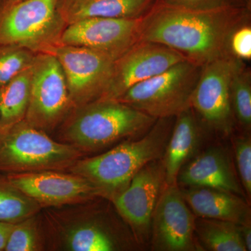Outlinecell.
Masks as SVG:
<instances>
[{
    "label": "cell",
    "instance_id": "29",
    "mask_svg": "<svg viewBox=\"0 0 251 251\" xmlns=\"http://www.w3.org/2000/svg\"><path fill=\"white\" fill-rule=\"evenodd\" d=\"M14 224L0 221V251L4 250L8 237Z\"/></svg>",
    "mask_w": 251,
    "mask_h": 251
},
{
    "label": "cell",
    "instance_id": "20",
    "mask_svg": "<svg viewBox=\"0 0 251 251\" xmlns=\"http://www.w3.org/2000/svg\"><path fill=\"white\" fill-rule=\"evenodd\" d=\"M31 66L0 88V126L25 120L30 97Z\"/></svg>",
    "mask_w": 251,
    "mask_h": 251
},
{
    "label": "cell",
    "instance_id": "1",
    "mask_svg": "<svg viewBox=\"0 0 251 251\" xmlns=\"http://www.w3.org/2000/svg\"><path fill=\"white\" fill-rule=\"evenodd\" d=\"M251 21V8L194 10L156 1L142 18L139 41L166 46L202 67L231 54L232 33Z\"/></svg>",
    "mask_w": 251,
    "mask_h": 251
},
{
    "label": "cell",
    "instance_id": "5",
    "mask_svg": "<svg viewBox=\"0 0 251 251\" xmlns=\"http://www.w3.org/2000/svg\"><path fill=\"white\" fill-rule=\"evenodd\" d=\"M202 67L187 60L128 89L116 100L155 119L175 117L191 108Z\"/></svg>",
    "mask_w": 251,
    "mask_h": 251
},
{
    "label": "cell",
    "instance_id": "27",
    "mask_svg": "<svg viewBox=\"0 0 251 251\" xmlns=\"http://www.w3.org/2000/svg\"><path fill=\"white\" fill-rule=\"evenodd\" d=\"M156 1L176 7L194 10L251 8V0H156Z\"/></svg>",
    "mask_w": 251,
    "mask_h": 251
},
{
    "label": "cell",
    "instance_id": "30",
    "mask_svg": "<svg viewBox=\"0 0 251 251\" xmlns=\"http://www.w3.org/2000/svg\"><path fill=\"white\" fill-rule=\"evenodd\" d=\"M241 226V232L244 244L247 251H251V222L249 224L242 225Z\"/></svg>",
    "mask_w": 251,
    "mask_h": 251
},
{
    "label": "cell",
    "instance_id": "18",
    "mask_svg": "<svg viewBox=\"0 0 251 251\" xmlns=\"http://www.w3.org/2000/svg\"><path fill=\"white\" fill-rule=\"evenodd\" d=\"M156 0H58L57 12L66 26L90 18H143Z\"/></svg>",
    "mask_w": 251,
    "mask_h": 251
},
{
    "label": "cell",
    "instance_id": "28",
    "mask_svg": "<svg viewBox=\"0 0 251 251\" xmlns=\"http://www.w3.org/2000/svg\"><path fill=\"white\" fill-rule=\"evenodd\" d=\"M229 52L246 62L251 59V25L248 22L237 28L229 39Z\"/></svg>",
    "mask_w": 251,
    "mask_h": 251
},
{
    "label": "cell",
    "instance_id": "15",
    "mask_svg": "<svg viewBox=\"0 0 251 251\" xmlns=\"http://www.w3.org/2000/svg\"><path fill=\"white\" fill-rule=\"evenodd\" d=\"M176 184L184 188H211L244 195L228 153L220 146L207 149L185 165Z\"/></svg>",
    "mask_w": 251,
    "mask_h": 251
},
{
    "label": "cell",
    "instance_id": "8",
    "mask_svg": "<svg viewBox=\"0 0 251 251\" xmlns=\"http://www.w3.org/2000/svg\"><path fill=\"white\" fill-rule=\"evenodd\" d=\"M240 61L229 54L203 66L191 99V108L202 125L226 136L236 125L230 84Z\"/></svg>",
    "mask_w": 251,
    "mask_h": 251
},
{
    "label": "cell",
    "instance_id": "21",
    "mask_svg": "<svg viewBox=\"0 0 251 251\" xmlns=\"http://www.w3.org/2000/svg\"><path fill=\"white\" fill-rule=\"evenodd\" d=\"M64 242L72 251H114L121 249L118 238L105 225L97 222H82L67 229Z\"/></svg>",
    "mask_w": 251,
    "mask_h": 251
},
{
    "label": "cell",
    "instance_id": "32",
    "mask_svg": "<svg viewBox=\"0 0 251 251\" xmlns=\"http://www.w3.org/2000/svg\"><path fill=\"white\" fill-rule=\"evenodd\" d=\"M1 1H2V0H0V3L1 2Z\"/></svg>",
    "mask_w": 251,
    "mask_h": 251
},
{
    "label": "cell",
    "instance_id": "16",
    "mask_svg": "<svg viewBox=\"0 0 251 251\" xmlns=\"http://www.w3.org/2000/svg\"><path fill=\"white\" fill-rule=\"evenodd\" d=\"M181 191L197 217L230 221L239 226L251 222L249 203L239 195L205 187H186Z\"/></svg>",
    "mask_w": 251,
    "mask_h": 251
},
{
    "label": "cell",
    "instance_id": "4",
    "mask_svg": "<svg viewBox=\"0 0 251 251\" xmlns=\"http://www.w3.org/2000/svg\"><path fill=\"white\" fill-rule=\"evenodd\" d=\"M82 155L78 149L52 140L25 120L0 126V173L63 171Z\"/></svg>",
    "mask_w": 251,
    "mask_h": 251
},
{
    "label": "cell",
    "instance_id": "26",
    "mask_svg": "<svg viewBox=\"0 0 251 251\" xmlns=\"http://www.w3.org/2000/svg\"><path fill=\"white\" fill-rule=\"evenodd\" d=\"M234 158L238 175L248 197L251 196V139L250 135H239L233 139Z\"/></svg>",
    "mask_w": 251,
    "mask_h": 251
},
{
    "label": "cell",
    "instance_id": "7",
    "mask_svg": "<svg viewBox=\"0 0 251 251\" xmlns=\"http://www.w3.org/2000/svg\"><path fill=\"white\" fill-rule=\"evenodd\" d=\"M25 120L38 129H52L74 108L62 66L54 54L36 53Z\"/></svg>",
    "mask_w": 251,
    "mask_h": 251
},
{
    "label": "cell",
    "instance_id": "23",
    "mask_svg": "<svg viewBox=\"0 0 251 251\" xmlns=\"http://www.w3.org/2000/svg\"><path fill=\"white\" fill-rule=\"evenodd\" d=\"M241 60L230 84V100L236 124L250 132L251 128V71Z\"/></svg>",
    "mask_w": 251,
    "mask_h": 251
},
{
    "label": "cell",
    "instance_id": "17",
    "mask_svg": "<svg viewBox=\"0 0 251 251\" xmlns=\"http://www.w3.org/2000/svg\"><path fill=\"white\" fill-rule=\"evenodd\" d=\"M202 126L191 108L175 117L171 136L162 157L165 185L176 184L181 168L198 151L202 137Z\"/></svg>",
    "mask_w": 251,
    "mask_h": 251
},
{
    "label": "cell",
    "instance_id": "24",
    "mask_svg": "<svg viewBox=\"0 0 251 251\" xmlns=\"http://www.w3.org/2000/svg\"><path fill=\"white\" fill-rule=\"evenodd\" d=\"M36 53L18 46H0V88L30 67Z\"/></svg>",
    "mask_w": 251,
    "mask_h": 251
},
{
    "label": "cell",
    "instance_id": "25",
    "mask_svg": "<svg viewBox=\"0 0 251 251\" xmlns=\"http://www.w3.org/2000/svg\"><path fill=\"white\" fill-rule=\"evenodd\" d=\"M40 234L36 215L13 225L4 251H36L41 250Z\"/></svg>",
    "mask_w": 251,
    "mask_h": 251
},
{
    "label": "cell",
    "instance_id": "11",
    "mask_svg": "<svg viewBox=\"0 0 251 251\" xmlns=\"http://www.w3.org/2000/svg\"><path fill=\"white\" fill-rule=\"evenodd\" d=\"M164 186L161 158L145 165L112 201L119 214L131 227L135 239L141 244L150 237L153 210Z\"/></svg>",
    "mask_w": 251,
    "mask_h": 251
},
{
    "label": "cell",
    "instance_id": "22",
    "mask_svg": "<svg viewBox=\"0 0 251 251\" xmlns=\"http://www.w3.org/2000/svg\"><path fill=\"white\" fill-rule=\"evenodd\" d=\"M41 206L0 175V221L16 224L36 215Z\"/></svg>",
    "mask_w": 251,
    "mask_h": 251
},
{
    "label": "cell",
    "instance_id": "19",
    "mask_svg": "<svg viewBox=\"0 0 251 251\" xmlns=\"http://www.w3.org/2000/svg\"><path fill=\"white\" fill-rule=\"evenodd\" d=\"M196 237L202 249L211 251H247L241 226L230 221L196 218Z\"/></svg>",
    "mask_w": 251,
    "mask_h": 251
},
{
    "label": "cell",
    "instance_id": "31",
    "mask_svg": "<svg viewBox=\"0 0 251 251\" xmlns=\"http://www.w3.org/2000/svg\"><path fill=\"white\" fill-rule=\"evenodd\" d=\"M24 1V0H2L1 3L5 5H11L16 4V3L20 2V1Z\"/></svg>",
    "mask_w": 251,
    "mask_h": 251
},
{
    "label": "cell",
    "instance_id": "13",
    "mask_svg": "<svg viewBox=\"0 0 251 251\" xmlns=\"http://www.w3.org/2000/svg\"><path fill=\"white\" fill-rule=\"evenodd\" d=\"M186 60L166 46L139 41L114 62L111 80L99 99L116 100L128 89Z\"/></svg>",
    "mask_w": 251,
    "mask_h": 251
},
{
    "label": "cell",
    "instance_id": "10",
    "mask_svg": "<svg viewBox=\"0 0 251 251\" xmlns=\"http://www.w3.org/2000/svg\"><path fill=\"white\" fill-rule=\"evenodd\" d=\"M196 218L177 184L165 185L151 218L153 250L202 251L195 232Z\"/></svg>",
    "mask_w": 251,
    "mask_h": 251
},
{
    "label": "cell",
    "instance_id": "12",
    "mask_svg": "<svg viewBox=\"0 0 251 251\" xmlns=\"http://www.w3.org/2000/svg\"><path fill=\"white\" fill-rule=\"evenodd\" d=\"M141 19L83 20L64 28L57 45L93 50L115 61L139 41Z\"/></svg>",
    "mask_w": 251,
    "mask_h": 251
},
{
    "label": "cell",
    "instance_id": "6",
    "mask_svg": "<svg viewBox=\"0 0 251 251\" xmlns=\"http://www.w3.org/2000/svg\"><path fill=\"white\" fill-rule=\"evenodd\" d=\"M58 0H24L0 3V46H18L34 53L57 45L67 27L58 12Z\"/></svg>",
    "mask_w": 251,
    "mask_h": 251
},
{
    "label": "cell",
    "instance_id": "9",
    "mask_svg": "<svg viewBox=\"0 0 251 251\" xmlns=\"http://www.w3.org/2000/svg\"><path fill=\"white\" fill-rule=\"evenodd\" d=\"M46 52L60 63L74 108L101 98L111 80L115 60L79 46L55 45Z\"/></svg>",
    "mask_w": 251,
    "mask_h": 251
},
{
    "label": "cell",
    "instance_id": "3",
    "mask_svg": "<svg viewBox=\"0 0 251 251\" xmlns=\"http://www.w3.org/2000/svg\"><path fill=\"white\" fill-rule=\"evenodd\" d=\"M76 108L66 127L65 138L82 152L139 138L157 120L112 99H99Z\"/></svg>",
    "mask_w": 251,
    "mask_h": 251
},
{
    "label": "cell",
    "instance_id": "2",
    "mask_svg": "<svg viewBox=\"0 0 251 251\" xmlns=\"http://www.w3.org/2000/svg\"><path fill=\"white\" fill-rule=\"evenodd\" d=\"M175 120L157 119L139 138L125 140L101 154L80 158L67 170L90 181L100 197L112 201L145 165L163 157Z\"/></svg>",
    "mask_w": 251,
    "mask_h": 251
},
{
    "label": "cell",
    "instance_id": "14",
    "mask_svg": "<svg viewBox=\"0 0 251 251\" xmlns=\"http://www.w3.org/2000/svg\"><path fill=\"white\" fill-rule=\"evenodd\" d=\"M10 182L41 206L77 204L100 197L90 181L59 171L6 175Z\"/></svg>",
    "mask_w": 251,
    "mask_h": 251
}]
</instances>
